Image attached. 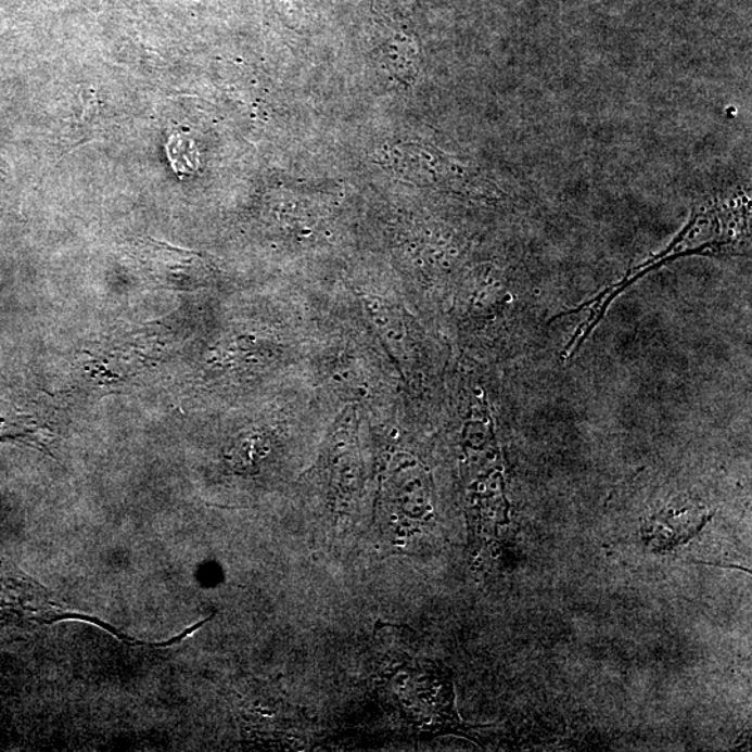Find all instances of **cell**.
I'll return each instance as SVG.
<instances>
[{
    "label": "cell",
    "mask_w": 752,
    "mask_h": 752,
    "mask_svg": "<svg viewBox=\"0 0 752 752\" xmlns=\"http://www.w3.org/2000/svg\"><path fill=\"white\" fill-rule=\"evenodd\" d=\"M167 155L176 174H193L199 169V151L186 135H175L166 145Z\"/></svg>",
    "instance_id": "cell-1"
}]
</instances>
